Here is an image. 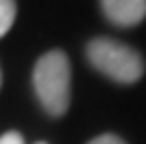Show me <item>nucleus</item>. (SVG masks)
<instances>
[{"mask_svg": "<svg viewBox=\"0 0 146 144\" xmlns=\"http://www.w3.org/2000/svg\"><path fill=\"white\" fill-rule=\"evenodd\" d=\"M39 144H45V142H39Z\"/></svg>", "mask_w": 146, "mask_h": 144, "instance_id": "6e6552de", "label": "nucleus"}, {"mask_svg": "<svg viewBox=\"0 0 146 144\" xmlns=\"http://www.w3.org/2000/svg\"><path fill=\"white\" fill-rule=\"evenodd\" d=\"M15 13H17L15 0H0V37H5L9 28L13 26Z\"/></svg>", "mask_w": 146, "mask_h": 144, "instance_id": "20e7f679", "label": "nucleus"}, {"mask_svg": "<svg viewBox=\"0 0 146 144\" xmlns=\"http://www.w3.org/2000/svg\"><path fill=\"white\" fill-rule=\"evenodd\" d=\"M0 86H2V71H0Z\"/></svg>", "mask_w": 146, "mask_h": 144, "instance_id": "0eeeda50", "label": "nucleus"}, {"mask_svg": "<svg viewBox=\"0 0 146 144\" xmlns=\"http://www.w3.org/2000/svg\"><path fill=\"white\" fill-rule=\"evenodd\" d=\"M101 9L114 26L131 28L146 17V0H101Z\"/></svg>", "mask_w": 146, "mask_h": 144, "instance_id": "7ed1b4c3", "label": "nucleus"}, {"mask_svg": "<svg viewBox=\"0 0 146 144\" xmlns=\"http://www.w3.org/2000/svg\"><path fill=\"white\" fill-rule=\"evenodd\" d=\"M88 144H127V142L123 138H118V135H114V133H101L97 138H92Z\"/></svg>", "mask_w": 146, "mask_h": 144, "instance_id": "39448f33", "label": "nucleus"}, {"mask_svg": "<svg viewBox=\"0 0 146 144\" xmlns=\"http://www.w3.org/2000/svg\"><path fill=\"white\" fill-rule=\"evenodd\" d=\"M0 144H24V138L17 131H7L0 135Z\"/></svg>", "mask_w": 146, "mask_h": 144, "instance_id": "423d86ee", "label": "nucleus"}, {"mask_svg": "<svg viewBox=\"0 0 146 144\" xmlns=\"http://www.w3.org/2000/svg\"><path fill=\"white\" fill-rule=\"evenodd\" d=\"M36 99L50 116H62L71 103V65L62 50H52L36 60L32 71Z\"/></svg>", "mask_w": 146, "mask_h": 144, "instance_id": "f257e3e1", "label": "nucleus"}, {"mask_svg": "<svg viewBox=\"0 0 146 144\" xmlns=\"http://www.w3.org/2000/svg\"><path fill=\"white\" fill-rule=\"evenodd\" d=\"M86 58L99 73L118 82V84H135L144 75V58L131 45L116 39L99 37L86 45Z\"/></svg>", "mask_w": 146, "mask_h": 144, "instance_id": "f03ea898", "label": "nucleus"}]
</instances>
